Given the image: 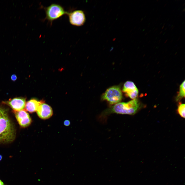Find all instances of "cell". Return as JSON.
Masks as SVG:
<instances>
[{"label": "cell", "instance_id": "cell-1", "mask_svg": "<svg viewBox=\"0 0 185 185\" xmlns=\"http://www.w3.org/2000/svg\"><path fill=\"white\" fill-rule=\"evenodd\" d=\"M15 135L14 126L6 109L0 106V143H11L14 140Z\"/></svg>", "mask_w": 185, "mask_h": 185}, {"label": "cell", "instance_id": "cell-2", "mask_svg": "<svg viewBox=\"0 0 185 185\" xmlns=\"http://www.w3.org/2000/svg\"><path fill=\"white\" fill-rule=\"evenodd\" d=\"M140 103L135 98L127 102H119L105 110L104 115L115 113L121 114L133 115L140 107Z\"/></svg>", "mask_w": 185, "mask_h": 185}, {"label": "cell", "instance_id": "cell-3", "mask_svg": "<svg viewBox=\"0 0 185 185\" xmlns=\"http://www.w3.org/2000/svg\"><path fill=\"white\" fill-rule=\"evenodd\" d=\"M103 100L107 101L110 104L115 105L120 102L122 98L120 86H113L107 89L101 96Z\"/></svg>", "mask_w": 185, "mask_h": 185}, {"label": "cell", "instance_id": "cell-4", "mask_svg": "<svg viewBox=\"0 0 185 185\" xmlns=\"http://www.w3.org/2000/svg\"><path fill=\"white\" fill-rule=\"evenodd\" d=\"M44 8L45 19L51 22L64 15L67 14L68 12L66 11L61 6L55 3L52 4Z\"/></svg>", "mask_w": 185, "mask_h": 185}, {"label": "cell", "instance_id": "cell-5", "mask_svg": "<svg viewBox=\"0 0 185 185\" xmlns=\"http://www.w3.org/2000/svg\"><path fill=\"white\" fill-rule=\"evenodd\" d=\"M70 23L72 25L80 26L84 24L86 20L84 12L82 10H76L70 12H68Z\"/></svg>", "mask_w": 185, "mask_h": 185}, {"label": "cell", "instance_id": "cell-6", "mask_svg": "<svg viewBox=\"0 0 185 185\" xmlns=\"http://www.w3.org/2000/svg\"><path fill=\"white\" fill-rule=\"evenodd\" d=\"M3 103L11 107L14 111H18L23 110L26 105L25 98L18 97L10 99L8 100L3 102Z\"/></svg>", "mask_w": 185, "mask_h": 185}, {"label": "cell", "instance_id": "cell-7", "mask_svg": "<svg viewBox=\"0 0 185 185\" xmlns=\"http://www.w3.org/2000/svg\"><path fill=\"white\" fill-rule=\"evenodd\" d=\"M14 113L21 126L26 127L31 124L32 122L31 118L29 114L25 110L23 109L18 111H14Z\"/></svg>", "mask_w": 185, "mask_h": 185}, {"label": "cell", "instance_id": "cell-8", "mask_svg": "<svg viewBox=\"0 0 185 185\" xmlns=\"http://www.w3.org/2000/svg\"><path fill=\"white\" fill-rule=\"evenodd\" d=\"M122 91L128 96L133 99L137 97L138 92V89L134 83L130 81H127L124 83Z\"/></svg>", "mask_w": 185, "mask_h": 185}, {"label": "cell", "instance_id": "cell-9", "mask_svg": "<svg viewBox=\"0 0 185 185\" xmlns=\"http://www.w3.org/2000/svg\"><path fill=\"white\" fill-rule=\"evenodd\" d=\"M36 112L39 117L43 119L49 118L53 114V110L51 107L43 102L39 106Z\"/></svg>", "mask_w": 185, "mask_h": 185}, {"label": "cell", "instance_id": "cell-10", "mask_svg": "<svg viewBox=\"0 0 185 185\" xmlns=\"http://www.w3.org/2000/svg\"><path fill=\"white\" fill-rule=\"evenodd\" d=\"M43 102L32 99L27 101L26 104L25 108L26 110L30 113L36 111L40 105Z\"/></svg>", "mask_w": 185, "mask_h": 185}, {"label": "cell", "instance_id": "cell-11", "mask_svg": "<svg viewBox=\"0 0 185 185\" xmlns=\"http://www.w3.org/2000/svg\"><path fill=\"white\" fill-rule=\"evenodd\" d=\"M185 91V80H184L180 86L179 94L177 98V100L184 97Z\"/></svg>", "mask_w": 185, "mask_h": 185}, {"label": "cell", "instance_id": "cell-12", "mask_svg": "<svg viewBox=\"0 0 185 185\" xmlns=\"http://www.w3.org/2000/svg\"><path fill=\"white\" fill-rule=\"evenodd\" d=\"M178 112L181 116L185 118V105L184 104H180L178 106Z\"/></svg>", "mask_w": 185, "mask_h": 185}, {"label": "cell", "instance_id": "cell-13", "mask_svg": "<svg viewBox=\"0 0 185 185\" xmlns=\"http://www.w3.org/2000/svg\"><path fill=\"white\" fill-rule=\"evenodd\" d=\"M11 80L13 81H15L17 78V76L15 74L12 75L11 77Z\"/></svg>", "mask_w": 185, "mask_h": 185}, {"label": "cell", "instance_id": "cell-14", "mask_svg": "<svg viewBox=\"0 0 185 185\" xmlns=\"http://www.w3.org/2000/svg\"><path fill=\"white\" fill-rule=\"evenodd\" d=\"M64 123L65 126H68L70 125V122L68 120H66L64 121Z\"/></svg>", "mask_w": 185, "mask_h": 185}, {"label": "cell", "instance_id": "cell-15", "mask_svg": "<svg viewBox=\"0 0 185 185\" xmlns=\"http://www.w3.org/2000/svg\"><path fill=\"white\" fill-rule=\"evenodd\" d=\"M0 185H4L3 182L0 180Z\"/></svg>", "mask_w": 185, "mask_h": 185}, {"label": "cell", "instance_id": "cell-16", "mask_svg": "<svg viewBox=\"0 0 185 185\" xmlns=\"http://www.w3.org/2000/svg\"><path fill=\"white\" fill-rule=\"evenodd\" d=\"M2 159V156L0 155V161Z\"/></svg>", "mask_w": 185, "mask_h": 185}, {"label": "cell", "instance_id": "cell-17", "mask_svg": "<svg viewBox=\"0 0 185 185\" xmlns=\"http://www.w3.org/2000/svg\"><path fill=\"white\" fill-rule=\"evenodd\" d=\"M168 39H167V40H166L164 42V43H165L167 42V41H168Z\"/></svg>", "mask_w": 185, "mask_h": 185}, {"label": "cell", "instance_id": "cell-18", "mask_svg": "<svg viewBox=\"0 0 185 185\" xmlns=\"http://www.w3.org/2000/svg\"><path fill=\"white\" fill-rule=\"evenodd\" d=\"M174 27V26H173L172 27V28L171 30H172L173 29V28Z\"/></svg>", "mask_w": 185, "mask_h": 185}, {"label": "cell", "instance_id": "cell-19", "mask_svg": "<svg viewBox=\"0 0 185 185\" xmlns=\"http://www.w3.org/2000/svg\"><path fill=\"white\" fill-rule=\"evenodd\" d=\"M184 11H185V8H184V9L183 10V11H182L181 12H184Z\"/></svg>", "mask_w": 185, "mask_h": 185}, {"label": "cell", "instance_id": "cell-20", "mask_svg": "<svg viewBox=\"0 0 185 185\" xmlns=\"http://www.w3.org/2000/svg\"><path fill=\"white\" fill-rule=\"evenodd\" d=\"M164 26H163L162 27V29H163V28H164Z\"/></svg>", "mask_w": 185, "mask_h": 185}, {"label": "cell", "instance_id": "cell-21", "mask_svg": "<svg viewBox=\"0 0 185 185\" xmlns=\"http://www.w3.org/2000/svg\"><path fill=\"white\" fill-rule=\"evenodd\" d=\"M162 31H161V32H160V34H161V33H162Z\"/></svg>", "mask_w": 185, "mask_h": 185}, {"label": "cell", "instance_id": "cell-22", "mask_svg": "<svg viewBox=\"0 0 185 185\" xmlns=\"http://www.w3.org/2000/svg\"><path fill=\"white\" fill-rule=\"evenodd\" d=\"M180 37L177 40V41H179V39H180Z\"/></svg>", "mask_w": 185, "mask_h": 185}, {"label": "cell", "instance_id": "cell-23", "mask_svg": "<svg viewBox=\"0 0 185 185\" xmlns=\"http://www.w3.org/2000/svg\"><path fill=\"white\" fill-rule=\"evenodd\" d=\"M143 20V18H142V19L141 20V22Z\"/></svg>", "mask_w": 185, "mask_h": 185}, {"label": "cell", "instance_id": "cell-24", "mask_svg": "<svg viewBox=\"0 0 185 185\" xmlns=\"http://www.w3.org/2000/svg\"><path fill=\"white\" fill-rule=\"evenodd\" d=\"M157 29H158V28L156 29L155 30V31L156 30H157Z\"/></svg>", "mask_w": 185, "mask_h": 185}, {"label": "cell", "instance_id": "cell-25", "mask_svg": "<svg viewBox=\"0 0 185 185\" xmlns=\"http://www.w3.org/2000/svg\"><path fill=\"white\" fill-rule=\"evenodd\" d=\"M166 5V4H165V5H164V7H165Z\"/></svg>", "mask_w": 185, "mask_h": 185}, {"label": "cell", "instance_id": "cell-26", "mask_svg": "<svg viewBox=\"0 0 185 185\" xmlns=\"http://www.w3.org/2000/svg\"><path fill=\"white\" fill-rule=\"evenodd\" d=\"M184 4H185V3H184L183 5L182 6H184Z\"/></svg>", "mask_w": 185, "mask_h": 185}, {"label": "cell", "instance_id": "cell-27", "mask_svg": "<svg viewBox=\"0 0 185 185\" xmlns=\"http://www.w3.org/2000/svg\"><path fill=\"white\" fill-rule=\"evenodd\" d=\"M147 34V33H146L145 34V35H146Z\"/></svg>", "mask_w": 185, "mask_h": 185}, {"label": "cell", "instance_id": "cell-28", "mask_svg": "<svg viewBox=\"0 0 185 185\" xmlns=\"http://www.w3.org/2000/svg\"><path fill=\"white\" fill-rule=\"evenodd\" d=\"M173 41V40H172L171 41V42H172Z\"/></svg>", "mask_w": 185, "mask_h": 185}, {"label": "cell", "instance_id": "cell-29", "mask_svg": "<svg viewBox=\"0 0 185 185\" xmlns=\"http://www.w3.org/2000/svg\"><path fill=\"white\" fill-rule=\"evenodd\" d=\"M166 29H167V28H165V29L164 30L165 31Z\"/></svg>", "mask_w": 185, "mask_h": 185}, {"label": "cell", "instance_id": "cell-30", "mask_svg": "<svg viewBox=\"0 0 185 185\" xmlns=\"http://www.w3.org/2000/svg\"><path fill=\"white\" fill-rule=\"evenodd\" d=\"M161 39H160V40H159V42H160V41H161Z\"/></svg>", "mask_w": 185, "mask_h": 185}, {"label": "cell", "instance_id": "cell-31", "mask_svg": "<svg viewBox=\"0 0 185 185\" xmlns=\"http://www.w3.org/2000/svg\"><path fill=\"white\" fill-rule=\"evenodd\" d=\"M165 23H164V25H163V26H164V25H165Z\"/></svg>", "mask_w": 185, "mask_h": 185}, {"label": "cell", "instance_id": "cell-32", "mask_svg": "<svg viewBox=\"0 0 185 185\" xmlns=\"http://www.w3.org/2000/svg\"><path fill=\"white\" fill-rule=\"evenodd\" d=\"M140 27L138 28V30H139L140 29Z\"/></svg>", "mask_w": 185, "mask_h": 185}]
</instances>
